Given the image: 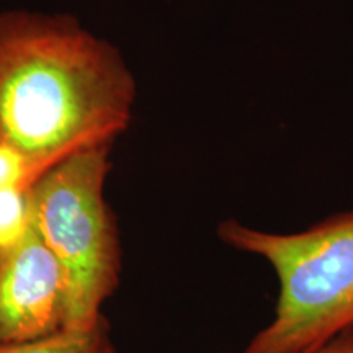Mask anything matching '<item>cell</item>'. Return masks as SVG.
<instances>
[{
  "instance_id": "cell-4",
  "label": "cell",
  "mask_w": 353,
  "mask_h": 353,
  "mask_svg": "<svg viewBox=\"0 0 353 353\" xmlns=\"http://www.w3.org/2000/svg\"><path fill=\"white\" fill-rule=\"evenodd\" d=\"M68 285L34 226L0 247V343L28 342L65 329Z\"/></svg>"
},
{
  "instance_id": "cell-1",
  "label": "cell",
  "mask_w": 353,
  "mask_h": 353,
  "mask_svg": "<svg viewBox=\"0 0 353 353\" xmlns=\"http://www.w3.org/2000/svg\"><path fill=\"white\" fill-rule=\"evenodd\" d=\"M138 85L121 51L76 17L0 12V143L46 170L131 125Z\"/></svg>"
},
{
  "instance_id": "cell-3",
  "label": "cell",
  "mask_w": 353,
  "mask_h": 353,
  "mask_svg": "<svg viewBox=\"0 0 353 353\" xmlns=\"http://www.w3.org/2000/svg\"><path fill=\"white\" fill-rule=\"evenodd\" d=\"M112 148L103 143L70 154L32 187L33 226L68 285L65 329L97 324L120 285V231L105 196Z\"/></svg>"
},
{
  "instance_id": "cell-6",
  "label": "cell",
  "mask_w": 353,
  "mask_h": 353,
  "mask_svg": "<svg viewBox=\"0 0 353 353\" xmlns=\"http://www.w3.org/2000/svg\"><path fill=\"white\" fill-rule=\"evenodd\" d=\"M32 187H13L0 192V247L17 244L33 228Z\"/></svg>"
},
{
  "instance_id": "cell-5",
  "label": "cell",
  "mask_w": 353,
  "mask_h": 353,
  "mask_svg": "<svg viewBox=\"0 0 353 353\" xmlns=\"http://www.w3.org/2000/svg\"><path fill=\"white\" fill-rule=\"evenodd\" d=\"M0 353H117L105 317L85 329H61L28 342L0 343Z\"/></svg>"
},
{
  "instance_id": "cell-7",
  "label": "cell",
  "mask_w": 353,
  "mask_h": 353,
  "mask_svg": "<svg viewBox=\"0 0 353 353\" xmlns=\"http://www.w3.org/2000/svg\"><path fill=\"white\" fill-rule=\"evenodd\" d=\"M46 169L10 145L0 143V192L13 187H32Z\"/></svg>"
},
{
  "instance_id": "cell-2",
  "label": "cell",
  "mask_w": 353,
  "mask_h": 353,
  "mask_svg": "<svg viewBox=\"0 0 353 353\" xmlns=\"http://www.w3.org/2000/svg\"><path fill=\"white\" fill-rule=\"evenodd\" d=\"M218 236L267 260L280 283L272 322L242 353H304L353 330V208L291 234L229 219Z\"/></svg>"
},
{
  "instance_id": "cell-8",
  "label": "cell",
  "mask_w": 353,
  "mask_h": 353,
  "mask_svg": "<svg viewBox=\"0 0 353 353\" xmlns=\"http://www.w3.org/2000/svg\"><path fill=\"white\" fill-rule=\"evenodd\" d=\"M304 353H353V330H348L322 347Z\"/></svg>"
}]
</instances>
